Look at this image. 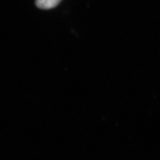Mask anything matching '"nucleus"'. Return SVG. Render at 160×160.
I'll return each instance as SVG.
<instances>
[{
  "mask_svg": "<svg viewBox=\"0 0 160 160\" xmlns=\"http://www.w3.org/2000/svg\"><path fill=\"white\" fill-rule=\"evenodd\" d=\"M62 0H37V6L42 10H50L54 8Z\"/></svg>",
  "mask_w": 160,
  "mask_h": 160,
  "instance_id": "obj_1",
  "label": "nucleus"
}]
</instances>
